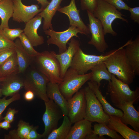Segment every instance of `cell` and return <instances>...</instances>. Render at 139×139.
<instances>
[{
    "label": "cell",
    "mask_w": 139,
    "mask_h": 139,
    "mask_svg": "<svg viewBox=\"0 0 139 139\" xmlns=\"http://www.w3.org/2000/svg\"><path fill=\"white\" fill-rule=\"evenodd\" d=\"M128 42L129 40L122 46L115 49L114 52L103 62L110 73L128 85L133 82L136 76L124 48Z\"/></svg>",
    "instance_id": "cell-1"
},
{
    "label": "cell",
    "mask_w": 139,
    "mask_h": 139,
    "mask_svg": "<svg viewBox=\"0 0 139 139\" xmlns=\"http://www.w3.org/2000/svg\"><path fill=\"white\" fill-rule=\"evenodd\" d=\"M107 93L111 100L116 107L126 102H132L136 104L139 101V88L132 90L129 85L116 78L112 74V79L108 82Z\"/></svg>",
    "instance_id": "cell-2"
},
{
    "label": "cell",
    "mask_w": 139,
    "mask_h": 139,
    "mask_svg": "<svg viewBox=\"0 0 139 139\" xmlns=\"http://www.w3.org/2000/svg\"><path fill=\"white\" fill-rule=\"evenodd\" d=\"M55 52L45 50L39 52L35 57L39 71L49 82L60 84L63 81L60 76V64L55 55Z\"/></svg>",
    "instance_id": "cell-3"
},
{
    "label": "cell",
    "mask_w": 139,
    "mask_h": 139,
    "mask_svg": "<svg viewBox=\"0 0 139 139\" xmlns=\"http://www.w3.org/2000/svg\"><path fill=\"white\" fill-rule=\"evenodd\" d=\"M93 14L101 23L105 34L109 33L116 36L117 33L113 29L112 23L116 19H119L126 23L127 19L123 18V14L115 7L103 0H98L97 7Z\"/></svg>",
    "instance_id": "cell-4"
},
{
    "label": "cell",
    "mask_w": 139,
    "mask_h": 139,
    "mask_svg": "<svg viewBox=\"0 0 139 139\" xmlns=\"http://www.w3.org/2000/svg\"><path fill=\"white\" fill-rule=\"evenodd\" d=\"M92 75L91 72L84 74H79L70 67L65 73L62 82L59 85L61 93L67 100L70 99L90 80Z\"/></svg>",
    "instance_id": "cell-5"
},
{
    "label": "cell",
    "mask_w": 139,
    "mask_h": 139,
    "mask_svg": "<svg viewBox=\"0 0 139 139\" xmlns=\"http://www.w3.org/2000/svg\"><path fill=\"white\" fill-rule=\"evenodd\" d=\"M115 50H111L104 55H97L86 54L80 47L75 55L70 67L79 74H85L96 65L106 60Z\"/></svg>",
    "instance_id": "cell-6"
},
{
    "label": "cell",
    "mask_w": 139,
    "mask_h": 139,
    "mask_svg": "<svg viewBox=\"0 0 139 139\" xmlns=\"http://www.w3.org/2000/svg\"><path fill=\"white\" fill-rule=\"evenodd\" d=\"M86 101V115L84 119L92 122L107 125L109 116L104 111L94 93L87 86L84 88Z\"/></svg>",
    "instance_id": "cell-7"
},
{
    "label": "cell",
    "mask_w": 139,
    "mask_h": 139,
    "mask_svg": "<svg viewBox=\"0 0 139 139\" xmlns=\"http://www.w3.org/2000/svg\"><path fill=\"white\" fill-rule=\"evenodd\" d=\"M23 80V87L26 91H32L35 95L44 101L49 100L46 90L47 85L49 81L39 71L32 70Z\"/></svg>",
    "instance_id": "cell-8"
},
{
    "label": "cell",
    "mask_w": 139,
    "mask_h": 139,
    "mask_svg": "<svg viewBox=\"0 0 139 139\" xmlns=\"http://www.w3.org/2000/svg\"><path fill=\"white\" fill-rule=\"evenodd\" d=\"M45 111L42 117L44 126V131L42 138L46 139L49 135L58 128L59 120L63 117V112L59 106L52 100L44 101Z\"/></svg>",
    "instance_id": "cell-9"
},
{
    "label": "cell",
    "mask_w": 139,
    "mask_h": 139,
    "mask_svg": "<svg viewBox=\"0 0 139 139\" xmlns=\"http://www.w3.org/2000/svg\"><path fill=\"white\" fill-rule=\"evenodd\" d=\"M45 34L50 36L47 40L48 45L54 44L58 48L59 54L65 51L67 49L66 45L73 37H79L78 33L83 34L82 32L76 27L71 26L67 30L61 32L56 31L49 29L44 31Z\"/></svg>",
    "instance_id": "cell-10"
},
{
    "label": "cell",
    "mask_w": 139,
    "mask_h": 139,
    "mask_svg": "<svg viewBox=\"0 0 139 139\" xmlns=\"http://www.w3.org/2000/svg\"><path fill=\"white\" fill-rule=\"evenodd\" d=\"M87 12L89 21L88 27L91 35V40L88 44L93 46L99 52L103 53L108 46L105 40L103 25L93 13L88 11Z\"/></svg>",
    "instance_id": "cell-11"
},
{
    "label": "cell",
    "mask_w": 139,
    "mask_h": 139,
    "mask_svg": "<svg viewBox=\"0 0 139 139\" xmlns=\"http://www.w3.org/2000/svg\"><path fill=\"white\" fill-rule=\"evenodd\" d=\"M67 101L68 116L72 124L84 119L86 115V101L84 89L76 92Z\"/></svg>",
    "instance_id": "cell-12"
},
{
    "label": "cell",
    "mask_w": 139,
    "mask_h": 139,
    "mask_svg": "<svg viewBox=\"0 0 139 139\" xmlns=\"http://www.w3.org/2000/svg\"><path fill=\"white\" fill-rule=\"evenodd\" d=\"M13 12L12 16L13 21L19 23L25 24L43 10L39 9L37 4L26 6L24 4L22 0H13Z\"/></svg>",
    "instance_id": "cell-13"
},
{
    "label": "cell",
    "mask_w": 139,
    "mask_h": 139,
    "mask_svg": "<svg viewBox=\"0 0 139 139\" xmlns=\"http://www.w3.org/2000/svg\"><path fill=\"white\" fill-rule=\"evenodd\" d=\"M68 47L65 51L55 55L60 64V76L63 79L68 69L71 67L73 58L80 48L79 41L72 37L68 43Z\"/></svg>",
    "instance_id": "cell-14"
},
{
    "label": "cell",
    "mask_w": 139,
    "mask_h": 139,
    "mask_svg": "<svg viewBox=\"0 0 139 139\" xmlns=\"http://www.w3.org/2000/svg\"><path fill=\"white\" fill-rule=\"evenodd\" d=\"M57 11L68 16L70 26H74L78 28L83 34L88 35L90 34L88 27L85 25L80 17V11L77 8L75 0H71L68 5L59 8Z\"/></svg>",
    "instance_id": "cell-15"
},
{
    "label": "cell",
    "mask_w": 139,
    "mask_h": 139,
    "mask_svg": "<svg viewBox=\"0 0 139 139\" xmlns=\"http://www.w3.org/2000/svg\"><path fill=\"white\" fill-rule=\"evenodd\" d=\"M42 17L37 15L26 23L23 32L33 47H37L43 44L44 39L39 36L38 29L41 24Z\"/></svg>",
    "instance_id": "cell-16"
},
{
    "label": "cell",
    "mask_w": 139,
    "mask_h": 139,
    "mask_svg": "<svg viewBox=\"0 0 139 139\" xmlns=\"http://www.w3.org/2000/svg\"><path fill=\"white\" fill-rule=\"evenodd\" d=\"M132 102H126L117 107L123 111L121 121L126 125L132 126L135 131L139 132V112L136 110Z\"/></svg>",
    "instance_id": "cell-17"
},
{
    "label": "cell",
    "mask_w": 139,
    "mask_h": 139,
    "mask_svg": "<svg viewBox=\"0 0 139 139\" xmlns=\"http://www.w3.org/2000/svg\"><path fill=\"white\" fill-rule=\"evenodd\" d=\"M107 126L118 133L125 139H139V132L132 130L121 120V117L115 115H109Z\"/></svg>",
    "instance_id": "cell-18"
},
{
    "label": "cell",
    "mask_w": 139,
    "mask_h": 139,
    "mask_svg": "<svg viewBox=\"0 0 139 139\" xmlns=\"http://www.w3.org/2000/svg\"><path fill=\"white\" fill-rule=\"evenodd\" d=\"M59 84L49 82L47 87V94L49 99L52 100L62 110L63 116H68V114L67 100L61 93Z\"/></svg>",
    "instance_id": "cell-19"
},
{
    "label": "cell",
    "mask_w": 139,
    "mask_h": 139,
    "mask_svg": "<svg viewBox=\"0 0 139 139\" xmlns=\"http://www.w3.org/2000/svg\"><path fill=\"white\" fill-rule=\"evenodd\" d=\"M92 122L84 119L74 123L66 139H86L93 133Z\"/></svg>",
    "instance_id": "cell-20"
},
{
    "label": "cell",
    "mask_w": 139,
    "mask_h": 139,
    "mask_svg": "<svg viewBox=\"0 0 139 139\" xmlns=\"http://www.w3.org/2000/svg\"><path fill=\"white\" fill-rule=\"evenodd\" d=\"M125 53L136 75H139V36L131 39L126 46Z\"/></svg>",
    "instance_id": "cell-21"
},
{
    "label": "cell",
    "mask_w": 139,
    "mask_h": 139,
    "mask_svg": "<svg viewBox=\"0 0 139 139\" xmlns=\"http://www.w3.org/2000/svg\"><path fill=\"white\" fill-rule=\"evenodd\" d=\"M88 86L94 93L99 101L104 111L109 115H115L121 117L123 112L120 109L112 107L106 100V97L102 95L100 89V86L95 82H88Z\"/></svg>",
    "instance_id": "cell-22"
},
{
    "label": "cell",
    "mask_w": 139,
    "mask_h": 139,
    "mask_svg": "<svg viewBox=\"0 0 139 139\" xmlns=\"http://www.w3.org/2000/svg\"><path fill=\"white\" fill-rule=\"evenodd\" d=\"M2 82V95L6 97L18 92L24 86L23 80L16 75L6 77Z\"/></svg>",
    "instance_id": "cell-23"
},
{
    "label": "cell",
    "mask_w": 139,
    "mask_h": 139,
    "mask_svg": "<svg viewBox=\"0 0 139 139\" xmlns=\"http://www.w3.org/2000/svg\"><path fill=\"white\" fill-rule=\"evenodd\" d=\"M63 0H51L46 7L38 14L44 18L42 29L44 31L49 29H53L51 24L52 18L60 8Z\"/></svg>",
    "instance_id": "cell-24"
},
{
    "label": "cell",
    "mask_w": 139,
    "mask_h": 139,
    "mask_svg": "<svg viewBox=\"0 0 139 139\" xmlns=\"http://www.w3.org/2000/svg\"><path fill=\"white\" fill-rule=\"evenodd\" d=\"M14 43V48L19 66V73H23L27 69L34 57L29 54L24 49L19 38L16 39Z\"/></svg>",
    "instance_id": "cell-25"
},
{
    "label": "cell",
    "mask_w": 139,
    "mask_h": 139,
    "mask_svg": "<svg viewBox=\"0 0 139 139\" xmlns=\"http://www.w3.org/2000/svg\"><path fill=\"white\" fill-rule=\"evenodd\" d=\"M91 70L92 75L90 80V81L97 83L100 86L102 80H105L109 82L111 79L112 74L108 71L103 62L97 64Z\"/></svg>",
    "instance_id": "cell-26"
},
{
    "label": "cell",
    "mask_w": 139,
    "mask_h": 139,
    "mask_svg": "<svg viewBox=\"0 0 139 139\" xmlns=\"http://www.w3.org/2000/svg\"><path fill=\"white\" fill-rule=\"evenodd\" d=\"M13 12V0H3L0 2V18L1 23L0 29L9 28L8 22L12 17Z\"/></svg>",
    "instance_id": "cell-27"
},
{
    "label": "cell",
    "mask_w": 139,
    "mask_h": 139,
    "mask_svg": "<svg viewBox=\"0 0 139 139\" xmlns=\"http://www.w3.org/2000/svg\"><path fill=\"white\" fill-rule=\"evenodd\" d=\"M18 65L15 53L0 66V75L6 77L19 73Z\"/></svg>",
    "instance_id": "cell-28"
},
{
    "label": "cell",
    "mask_w": 139,
    "mask_h": 139,
    "mask_svg": "<svg viewBox=\"0 0 139 139\" xmlns=\"http://www.w3.org/2000/svg\"><path fill=\"white\" fill-rule=\"evenodd\" d=\"M72 123L67 116H63L62 125L52 131L48 136L47 139H66L72 126Z\"/></svg>",
    "instance_id": "cell-29"
},
{
    "label": "cell",
    "mask_w": 139,
    "mask_h": 139,
    "mask_svg": "<svg viewBox=\"0 0 139 139\" xmlns=\"http://www.w3.org/2000/svg\"><path fill=\"white\" fill-rule=\"evenodd\" d=\"M93 134L98 135L101 139H105L103 137L106 135L113 139H123L121 136L117 134L115 131L109 128L107 125L103 124H96L94 125Z\"/></svg>",
    "instance_id": "cell-30"
},
{
    "label": "cell",
    "mask_w": 139,
    "mask_h": 139,
    "mask_svg": "<svg viewBox=\"0 0 139 139\" xmlns=\"http://www.w3.org/2000/svg\"><path fill=\"white\" fill-rule=\"evenodd\" d=\"M18 126L16 132L18 139H26L33 126L22 120L19 121Z\"/></svg>",
    "instance_id": "cell-31"
},
{
    "label": "cell",
    "mask_w": 139,
    "mask_h": 139,
    "mask_svg": "<svg viewBox=\"0 0 139 139\" xmlns=\"http://www.w3.org/2000/svg\"><path fill=\"white\" fill-rule=\"evenodd\" d=\"M19 38L21 44L24 49L30 55L35 57L39 52L34 49L33 47L23 32L21 33Z\"/></svg>",
    "instance_id": "cell-32"
},
{
    "label": "cell",
    "mask_w": 139,
    "mask_h": 139,
    "mask_svg": "<svg viewBox=\"0 0 139 139\" xmlns=\"http://www.w3.org/2000/svg\"><path fill=\"white\" fill-rule=\"evenodd\" d=\"M6 97L4 96L2 99L0 98V122L3 119L2 114L6 108L13 102L19 100L21 97L18 92L13 94L8 99H6Z\"/></svg>",
    "instance_id": "cell-33"
},
{
    "label": "cell",
    "mask_w": 139,
    "mask_h": 139,
    "mask_svg": "<svg viewBox=\"0 0 139 139\" xmlns=\"http://www.w3.org/2000/svg\"><path fill=\"white\" fill-rule=\"evenodd\" d=\"M2 30L4 36L8 39L12 41L19 38L23 32V29L20 28L11 29L9 27H5Z\"/></svg>",
    "instance_id": "cell-34"
},
{
    "label": "cell",
    "mask_w": 139,
    "mask_h": 139,
    "mask_svg": "<svg viewBox=\"0 0 139 139\" xmlns=\"http://www.w3.org/2000/svg\"><path fill=\"white\" fill-rule=\"evenodd\" d=\"M81 10L93 13L97 7L98 0H80Z\"/></svg>",
    "instance_id": "cell-35"
},
{
    "label": "cell",
    "mask_w": 139,
    "mask_h": 139,
    "mask_svg": "<svg viewBox=\"0 0 139 139\" xmlns=\"http://www.w3.org/2000/svg\"><path fill=\"white\" fill-rule=\"evenodd\" d=\"M15 53L14 48L0 50V66Z\"/></svg>",
    "instance_id": "cell-36"
},
{
    "label": "cell",
    "mask_w": 139,
    "mask_h": 139,
    "mask_svg": "<svg viewBox=\"0 0 139 139\" xmlns=\"http://www.w3.org/2000/svg\"><path fill=\"white\" fill-rule=\"evenodd\" d=\"M14 42L6 38L0 29V50L8 48H15Z\"/></svg>",
    "instance_id": "cell-37"
},
{
    "label": "cell",
    "mask_w": 139,
    "mask_h": 139,
    "mask_svg": "<svg viewBox=\"0 0 139 139\" xmlns=\"http://www.w3.org/2000/svg\"><path fill=\"white\" fill-rule=\"evenodd\" d=\"M111 5L119 11L128 10L129 7L123 0H103Z\"/></svg>",
    "instance_id": "cell-38"
},
{
    "label": "cell",
    "mask_w": 139,
    "mask_h": 139,
    "mask_svg": "<svg viewBox=\"0 0 139 139\" xmlns=\"http://www.w3.org/2000/svg\"><path fill=\"white\" fill-rule=\"evenodd\" d=\"M131 13V19L134 22L139 24V7L133 8L129 7L128 10Z\"/></svg>",
    "instance_id": "cell-39"
},
{
    "label": "cell",
    "mask_w": 139,
    "mask_h": 139,
    "mask_svg": "<svg viewBox=\"0 0 139 139\" xmlns=\"http://www.w3.org/2000/svg\"><path fill=\"white\" fill-rule=\"evenodd\" d=\"M38 127V126H33L26 139H40L42 138V134L38 133L37 132Z\"/></svg>",
    "instance_id": "cell-40"
},
{
    "label": "cell",
    "mask_w": 139,
    "mask_h": 139,
    "mask_svg": "<svg viewBox=\"0 0 139 139\" xmlns=\"http://www.w3.org/2000/svg\"><path fill=\"white\" fill-rule=\"evenodd\" d=\"M18 112V111L14 109L8 108L5 117H3V119L8 121L10 123L14 120V115Z\"/></svg>",
    "instance_id": "cell-41"
},
{
    "label": "cell",
    "mask_w": 139,
    "mask_h": 139,
    "mask_svg": "<svg viewBox=\"0 0 139 139\" xmlns=\"http://www.w3.org/2000/svg\"><path fill=\"white\" fill-rule=\"evenodd\" d=\"M35 94L32 91L27 90L25 92L24 95V99L27 101H31L34 98Z\"/></svg>",
    "instance_id": "cell-42"
},
{
    "label": "cell",
    "mask_w": 139,
    "mask_h": 139,
    "mask_svg": "<svg viewBox=\"0 0 139 139\" xmlns=\"http://www.w3.org/2000/svg\"><path fill=\"white\" fill-rule=\"evenodd\" d=\"M11 126L10 123L6 120H4L2 122H0V128L5 130H8L10 128Z\"/></svg>",
    "instance_id": "cell-43"
},
{
    "label": "cell",
    "mask_w": 139,
    "mask_h": 139,
    "mask_svg": "<svg viewBox=\"0 0 139 139\" xmlns=\"http://www.w3.org/2000/svg\"><path fill=\"white\" fill-rule=\"evenodd\" d=\"M38 2L39 4H40L41 5V8L43 10L45 8L49 3L47 0H36Z\"/></svg>",
    "instance_id": "cell-44"
},
{
    "label": "cell",
    "mask_w": 139,
    "mask_h": 139,
    "mask_svg": "<svg viewBox=\"0 0 139 139\" xmlns=\"http://www.w3.org/2000/svg\"><path fill=\"white\" fill-rule=\"evenodd\" d=\"M6 78V77H0V84H1V82L4 81ZM2 95V92L1 89L0 88V98Z\"/></svg>",
    "instance_id": "cell-45"
},
{
    "label": "cell",
    "mask_w": 139,
    "mask_h": 139,
    "mask_svg": "<svg viewBox=\"0 0 139 139\" xmlns=\"http://www.w3.org/2000/svg\"><path fill=\"white\" fill-rule=\"evenodd\" d=\"M3 0H0V2L2 1Z\"/></svg>",
    "instance_id": "cell-46"
},
{
    "label": "cell",
    "mask_w": 139,
    "mask_h": 139,
    "mask_svg": "<svg viewBox=\"0 0 139 139\" xmlns=\"http://www.w3.org/2000/svg\"><path fill=\"white\" fill-rule=\"evenodd\" d=\"M0 77H2V76L0 75Z\"/></svg>",
    "instance_id": "cell-47"
},
{
    "label": "cell",
    "mask_w": 139,
    "mask_h": 139,
    "mask_svg": "<svg viewBox=\"0 0 139 139\" xmlns=\"http://www.w3.org/2000/svg\"><path fill=\"white\" fill-rule=\"evenodd\" d=\"M127 0V1H128V0Z\"/></svg>",
    "instance_id": "cell-48"
},
{
    "label": "cell",
    "mask_w": 139,
    "mask_h": 139,
    "mask_svg": "<svg viewBox=\"0 0 139 139\" xmlns=\"http://www.w3.org/2000/svg\"></svg>",
    "instance_id": "cell-49"
}]
</instances>
